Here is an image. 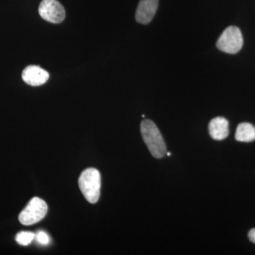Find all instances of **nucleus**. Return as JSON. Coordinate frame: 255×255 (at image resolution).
<instances>
[{
	"mask_svg": "<svg viewBox=\"0 0 255 255\" xmlns=\"http://www.w3.org/2000/svg\"><path fill=\"white\" fill-rule=\"evenodd\" d=\"M38 12L43 19L50 23H60L65 18V9L57 0H43L38 8Z\"/></svg>",
	"mask_w": 255,
	"mask_h": 255,
	"instance_id": "5",
	"label": "nucleus"
},
{
	"mask_svg": "<svg viewBox=\"0 0 255 255\" xmlns=\"http://www.w3.org/2000/svg\"><path fill=\"white\" fill-rule=\"evenodd\" d=\"M158 4L159 0H140L135 14L137 22L142 24L150 23L157 12Z\"/></svg>",
	"mask_w": 255,
	"mask_h": 255,
	"instance_id": "6",
	"label": "nucleus"
},
{
	"mask_svg": "<svg viewBox=\"0 0 255 255\" xmlns=\"http://www.w3.org/2000/svg\"><path fill=\"white\" fill-rule=\"evenodd\" d=\"M167 155L170 156L171 155V153H169V152H167Z\"/></svg>",
	"mask_w": 255,
	"mask_h": 255,
	"instance_id": "13",
	"label": "nucleus"
},
{
	"mask_svg": "<svg viewBox=\"0 0 255 255\" xmlns=\"http://www.w3.org/2000/svg\"><path fill=\"white\" fill-rule=\"evenodd\" d=\"M243 45L241 30L236 26H229L225 29L218 40L216 46L221 51L228 54H236Z\"/></svg>",
	"mask_w": 255,
	"mask_h": 255,
	"instance_id": "4",
	"label": "nucleus"
},
{
	"mask_svg": "<svg viewBox=\"0 0 255 255\" xmlns=\"http://www.w3.org/2000/svg\"><path fill=\"white\" fill-rule=\"evenodd\" d=\"M248 238H249L250 241L255 243V228H253L248 233Z\"/></svg>",
	"mask_w": 255,
	"mask_h": 255,
	"instance_id": "12",
	"label": "nucleus"
},
{
	"mask_svg": "<svg viewBox=\"0 0 255 255\" xmlns=\"http://www.w3.org/2000/svg\"><path fill=\"white\" fill-rule=\"evenodd\" d=\"M236 140L238 142H250L255 140V128L251 124L243 122L238 126Z\"/></svg>",
	"mask_w": 255,
	"mask_h": 255,
	"instance_id": "9",
	"label": "nucleus"
},
{
	"mask_svg": "<svg viewBox=\"0 0 255 255\" xmlns=\"http://www.w3.org/2000/svg\"><path fill=\"white\" fill-rule=\"evenodd\" d=\"M209 134L214 140H223L228 136V122L224 117H218L213 119L209 125Z\"/></svg>",
	"mask_w": 255,
	"mask_h": 255,
	"instance_id": "8",
	"label": "nucleus"
},
{
	"mask_svg": "<svg viewBox=\"0 0 255 255\" xmlns=\"http://www.w3.org/2000/svg\"><path fill=\"white\" fill-rule=\"evenodd\" d=\"M35 234L29 231H21L16 236V241L21 246H28L35 238Z\"/></svg>",
	"mask_w": 255,
	"mask_h": 255,
	"instance_id": "10",
	"label": "nucleus"
},
{
	"mask_svg": "<svg viewBox=\"0 0 255 255\" xmlns=\"http://www.w3.org/2000/svg\"><path fill=\"white\" fill-rule=\"evenodd\" d=\"M140 130L144 141L152 155L155 158H162L167 152V147L156 124L150 119H145L141 122Z\"/></svg>",
	"mask_w": 255,
	"mask_h": 255,
	"instance_id": "1",
	"label": "nucleus"
},
{
	"mask_svg": "<svg viewBox=\"0 0 255 255\" xmlns=\"http://www.w3.org/2000/svg\"><path fill=\"white\" fill-rule=\"evenodd\" d=\"M50 75L44 69L37 65H29L23 70V81L31 86H40L48 81Z\"/></svg>",
	"mask_w": 255,
	"mask_h": 255,
	"instance_id": "7",
	"label": "nucleus"
},
{
	"mask_svg": "<svg viewBox=\"0 0 255 255\" xmlns=\"http://www.w3.org/2000/svg\"><path fill=\"white\" fill-rule=\"evenodd\" d=\"M79 187L84 197L90 204H95L100 196L101 175L95 168H88L82 172L78 179Z\"/></svg>",
	"mask_w": 255,
	"mask_h": 255,
	"instance_id": "2",
	"label": "nucleus"
},
{
	"mask_svg": "<svg viewBox=\"0 0 255 255\" xmlns=\"http://www.w3.org/2000/svg\"><path fill=\"white\" fill-rule=\"evenodd\" d=\"M48 206L46 201L38 197H34L28 203L24 209L20 213L18 219L24 226H31L39 222L46 216Z\"/></svg>",
	"mask_w": 255,
	"mask_h": 255,
	"instance_id": "3",
	"label": "nucleus"
},
{
	"mask_svg": "<svg viewBox=\"0 0 255 255\" xmlns=\"http://www.w3.org/2000/svg\"><path fill=\"white\" fill-rule=\"evenodd\" d=\"M36 240L40 244L46 246L50 243V238L44 231H39L36 235Z\"/></svg>",
	"mask_w": 255,
	"mask_h": 255,
	"instance_id": "11",
	"label": "nucleus"
}]
</instances>
